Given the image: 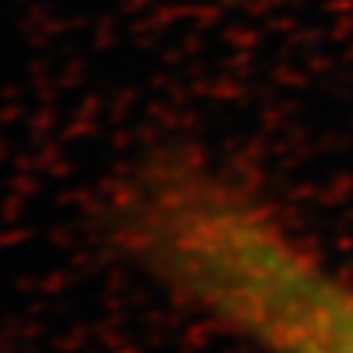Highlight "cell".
<instances>
[{"label": "cell", "instance_id": "cell-1", "mask_svg": "<svg viewBox=\"0 0 353 353\" xmlns=\"http://www.w3.org/2000/svg\"><path fill=\"white\" fill-rule=\"evenodd\" d=\"M121 230L153 277L259 353H353V280L227 176L153 168Z\"/></svg>", "mask_w": 353, "mask_h": 353}]
</instances>
